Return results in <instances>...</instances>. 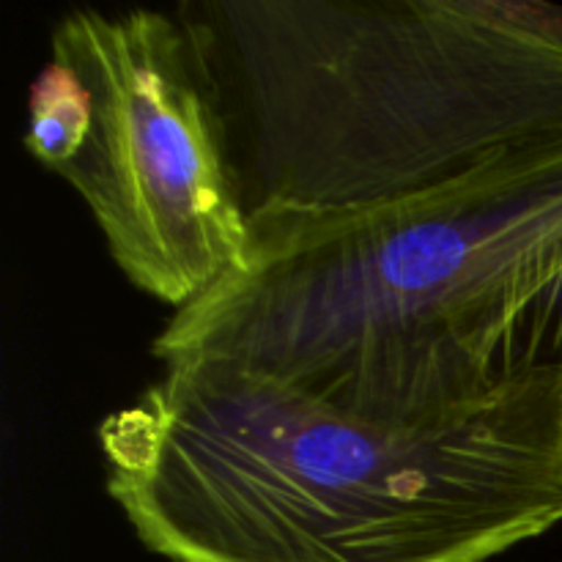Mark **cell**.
I'll return each instance as SVG.
<instances>
[{"mask_svg":"<svg viewBox=\"0 0 562 562\" xmlns=\"http://www.w3.org/2000/svg\"><path fill=\"white\" fill-rule=\"evenodd\" d=\"M93 97L80 71L64 58H49L27 93V126L22 146L36 162L60 173L86 146Z\"/></svg>","mask_w":562,"mask_h":562,"instance_id":"5","label":"cell"},{"mask_svg":"<svg viewBox=\"0 0 562 562\" xmlns=\"http://www.w3.org/2000/svg\"><path fill=\"white\" fill-rule=\"evenodd\" d=\"M562 272V137L379 206L261 209L241 261L154 340L168 366L220 362L382 423L492 398L486 357Z\"/></svg>","mask_w":562,"mask_h":562,"instance_id":"2","label":"cell"},{"mask_svg":"<svg viewBox=\"0 0 562 562\" xmlns=\"http://www.w3.org/2000/svg\"><path fill=\"white\" fill-rule=\"evenodd\" d=\"M108 494L173 562H488L562 521V376L431 423L179 362L99 426Z\"/></svg>","mask_w":562,"mask_h":562,"instance_id":"1","label":"cell"},{"mask_svg":"<svg viewBox=\"0 0 562 562\" xmlns=\"http://www.w3.org/2000/svg\"><path fill=\"white\" fill-rule=\"evenodd\" d=\"M173 14L247 217L379 206L562 137V49L492 0H198Z\"/></svg>","mask_w":562,"mask_h":562,"instance_id":"3","label":"cell"},{"mask_svg":"<svg viewBox=\"0 0 562 562\" xmlns=\"http://www.w3.org/2000/svg\"><path fill=\"white\" fill-rule=\"evenodd\" d=\"M53 55L93 97L86 146L60 170L135 289L187 307L241 261L250 217L195 47L176 14L69 11Z\"/></svg>","mask_w":562,"mask_h":562,"instance_id":"4","label":"cell"},{"mask_svg":"<svg viewBox=\"0 0 562 562\" xmlns=\"http://www.w3.org/2000/svg\"><path fill=\"white\" fill-rule=\"evenodd\" d=\"M549 373L562 376V272L514 313L486 357L494 390Z\"/></svg>","mask_w":562,"mask_h":562,"instance_id":"6","label":"cell"},{"mask_svg":"<svg viewBox=\"0 0 562 562\" xmlns=\"http://www.w3.org/2000/svg\"><path fill=\"white\" fill-rule=\"evenodd\" d=\"M492 9L503 20L514 22L521 31L543 38L562 49V5L549 3H510V0H492Z\"/></svg>","mask_w":562,"mask_h":562,"instance_id":"7","label":"cell"}]
</instances>
